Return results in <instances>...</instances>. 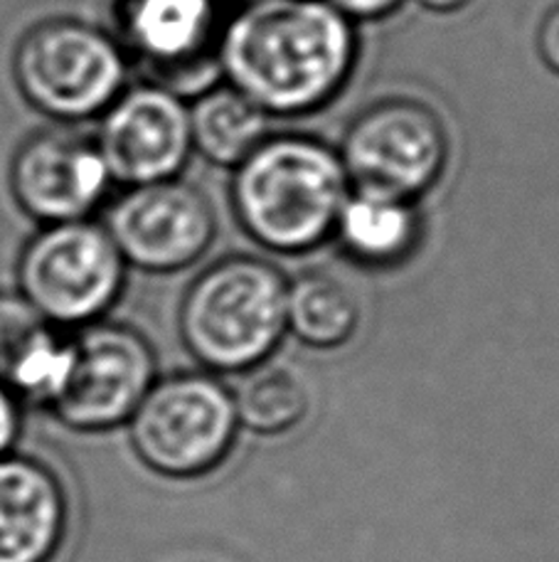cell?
Listing matches in <instances>:
<instances>
[{"label": "cell", "instance_id": "obj_1", "mask_svg": "<svg viewBox=\"0 0 559 562\" xmlns=\"http://www.w3.org/2000/svg\"><path fill=\"white\" fill-rule=\"evenodd\" d=\"M217 53L227 85L269 119H296L343 94L361 40L328 0H254L225 20Z\"/></svg>", "mask_w": 559, "mask_h": 562}, {"label": "cell", "instance_id": "obj_2", "mask_svg": "<svg viewBox=\"0 0 559 562\" xmlns=\"http://www.w3.org/2000/svg\"><path fill=\"white\" fill-rule=\"evenodd\" d=\"M351 180L338 148L306 134H269L232 170L239 227L276 255H306L333 237Z\"/></svg>", "mask_w": 559, "mask_h": 562}, {"label": "cell", "instance_id": "obj_3", "mask_svg": "<svg viewBox=\"0 0 559 562\" xmlns=\"http://www.w3.org/2000/svg\"><path fill=\"white\" fill-rule=\"evenodd\" d=\"M288 281L266 259L235 255L190 284L181 334L199 363L223 370L256 368L286 330Z\"/></svg>", "mask_w": 559, "mask_h": 562}, {"label": "cell", "instance_id": "obj_4", "mask_svg": "<svg viewBox=\"0 0 559 562\" xmlns=\"http://www.w3.org/2000/svg\"><path fill=\"white\" fill-rule=\"evenodd\" d=\"M338 154L353 190L419 203L446 173L452 136L434 106L387 97L353 119Z\"/></svg>", "mask_w": 559, "mask_h": 562}, {"label": "cell", "instance_id": "obj_5", "mask_svg": "<svg viewBox=\"0 0 559 562\" xmlns=\"http://www.w3.org/2000/svg\"><path fill=\"white\" fill-rule=\"evenodd\" d=\"M128 65L114 35L82 20H49L20 43L15 77L39 112L82 122L102 116L124 92Z\"/></svg>", "mask_w": 559, "mask_h": 562}, {"label": "cell", "instance_id": "obj_6", "mask_svg": "<svg viewBox=\"0 0 559 562\" xmlns=\"http://www.w3.org/2000/svg\"><path fill=\"white\" fill-rule=\"evenodd\" d=\"M126 262L104 225L57 223L25 247L18 294L55 328H82L114 306Z\"/></svg>", "mask_w": 559, "mask_h": 562}, {"label": "cell", "instance_id": "obj_7", "mask_svg": "<svg viewBox=\"0 0 559 562\" xmlns=\"http://www.w3.org/2000/svg\"><path fill=\"white\" fill-rule=\"evenodd\" d=\"M114 15V37L144 82L183 102L225 82L217 53L223 0H116Z\"/></svg>", "mask_w": 559, "mask_h": 562}, {"label": "cell", "instance_id": "obj_8", "mask_svg": "<svg viewBox=\"0 0 559 562\" xmlns=\"http://www.w3.org/2000/svg\"><path fill=\"white\" fill-rule=\"evenodd\" d=\"M235 429V397L197 373L153 383L132 415L134 449L166 476L205 474L227 454Z\"/></svg>", "mask_w": 559, "mask_h": 562}, {"label": "cell", "instance_id": "obj_9", "mask_svg": "<svg viewBox=\"0 0 559 562\" xmlns=\"http://www.w3.org/2000/svg\"><path fill=\"white\" fill-rule=\"evenodd\" d=\"M72 368L49 405L65 427L104 431L132 419L153 385V350L138 330L94 321L72 336Z\"/></svg>", "mask_w": 559, "mask_h": 562}, {"label": "cell", "instance_id": "obj_10", "mask_svg": "<svg viewBox=\"0 0 559 562\" xmlns=\"http://www.w3.org/2000/svg\"><path fill=\"white\" fill-rule=\"evenodd\" d=\"M109 235L126 265L153 274L195 265L217 237L209 198L183 178L126 188L106 215Z\"/></svg>", "mask_w": 559, "mask_h": 562}, {"label": "cell", "instance_id": "obj_11", "mask_svg": "<svg viewBox=\"0 0 559 562\" xmlns=\"http://www.w3.org/2000/svg\"><path fill=\"white\" fill-rule=\"evenodd\" d=\"M94 140L118 186L181 178L193 156L187 102L148 82L126 87L102 114Z\"/></svg>", "mask_w": 559, "mask_h": 562}, {"label": "cell", "instance_id": "obj_12", "mask_svg": "<svg viewBox=\"0 0 559 562\" xmlns=\"http://www.w3.org/2000/svg\"><path fill=\"white\" fill-rule=\"evenodd\" d=\"M10 178L18 203L49 225L87 220L114 186L96 140L75 132L30 138L18 150Z\"/></svg>", "mask_w": 559, "mask_h": 562}, {"label": "cell", "instance_id": "obj_13", "mask_svg": "<svg viewBox=\"0 0 559 562\" xmlns=\"http://www.w3.org/2000/svg\"><path fill=\"white\" fill-rule=\"evenodd\" d=\"M65 488L39 461L0 457V562H49L65 540Z\"/></svg>", "mask_w": 559, "mask_h": 562}, {"label": "cell", "instance_id": "obj_14", "mask_svg": "<svg viewBox=\"0 0 559 562\" xmlns=\"http://www.w3.org/2000/svg\"><path fill=\"white\" fill-rule=\"evenodd\" d=\"M424 217L414 200L351 190L335 220L333 239L347 257L370 267H392L414 252Z\"/></svg>", "mask_w": 559, "mask_h": 562}, {"label": "cell", "instance_id": "obj_15", "mask_svg": "<svg viewBox=\"0 0 559 562\" xmlns=\"http://www.w3.org/2000/svg\"><path fill=\"white\" fill-rule=\"evenodd\" d=\"M187 119L193 154L227 170H235L272 134L262 109L227 82L187 102Z\"/></svg>", "mask_w": 559, "mask_h": 562}, {"label": "cell", "instance_id": "obj_16", "mask_svg": "<svg viewBox=\"0 0 559 562\" xmlns=\"http://www.w3.org/2000/svg\"><path fill=\"white\" fill-rule=\"evenodd\" d=\"M361 308L351 289L326 272L296 277L286 289V328L313 348H335L351 340Z\"/></svg>", "mask_w": 559, "mask_h": 562}, {"label": "cell", "instance_id": "obj_17", "mask_svg": "<svg viewBox=\"0 0 559 562\" xmlns=\"http://www.w3.org/2000/svg\"><path fill=\"white\" fill-rule=\"evenodd\" d=\"M235 397L237 422L256 435H282L308 413V390L286 368H256L239 385Z\"/></svg>", "mask_w": 559, "mask_h": 562}, {"label": "cell", "instance_id": "obj_18", "mask_svg": "<svg viewBox=\"0 0 559 562\" xmlns=\"http://www.w3.org/2000/svg\"><path fill=\"white\" fill-rule=\"evenodd\" d=\"M53 324L37 314L20 294H0V385L5 387L10 370L25 350Z\"/></svg>", "mask_w": 559, "mask_h": 562}, {"label": "cell", "instance_id": "obj_19", "mask_svg": "<svg viewBox=\"0 0 559 562\" xmlns=\"http://www.w3.org/2000/svg\"><path fill=\"white\" fill-rule=\"evenodd\" d=\"M328 3L357 25L365 23V20H385L395 15L407 0H328Z\"/></svg>", "mask_w": 559, "mask_h": 562}, {"label": "cell", "instance_id": "obj_20", "mask_svg": "<svg viewBox=\"0 0 559 562\" xmlns=\"http://www.w3.org/2000/svg\"><path fill=\"white\" fill-rule=\"evenodd\" d=\"M537 55L543 65L559 77V5L550 8L537 27Z\"/></svg>", "mask_w": 559, "mask_h": 562}, {"label": "cell", "instance_id": "obj_21", "mask_svg": "<svg viewBox=\"0 0 559 562\" xmlns=\"http://www.w3.org/2000/svg\"><path fill=\"white\" fill-rule=\"evenodd\" d=\"M20 435V403L8 387L0 385V457L15 449Z\"/></svg>", "mask_w": 559, "mask_h": 562}, {"label": "cell", "instance_id": "obj_22", "mask_svg": "<svg viewBox=\"0 0 559 562\" xmlns=\"http://www.w3.org/2000/svg\"><path fill=\"white\" fill-rule=\"evenodd\" d=\"M417 5H422L429 13L436 15H454L458 10H464L471 0H414Z\"/></svg>", "mask_w": 559, "mask_h": 562}, {"label": "cell", "instance_id": "obj_23", "mask_svg": "<svg viewBox=\"0 0 559 562\" xmlns=\"http://www.w3.org/2000/svg\"><path fill=\"white\" fill-rule=\"evenodd\" d=\"M235 3L242 5V3H254V0H235Z\"/></svg>", "mask_w": 559, "mask_h": 562}]
</instances>
